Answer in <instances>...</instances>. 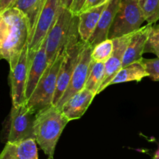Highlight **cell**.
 I'll use <instances>...</instances> for the list:
<instances>
[{
    "label": "cell",
    "mask_w": 159,
    "mask_h": 159,
    "mask_svg": "<svg viewBox=\"0 0 159 159\" xmlns=\"http://www.w3.org/2000/svg\"><path fill=\"white\" fill-rule=\"evenodd\" d=\"M31 34L29 19L21 10L12 7L0 13V57L15 67Z\"/></svg>",
    "instance_id": "cell-1"
},
{
    "label": "cell",
    "mask_w": 159,
    "mask_h": 159,
    "mask_svg": "<svg viewBox=\"0 0 159 159\" xmlns=\"http://www.w3.org/2000/svg\"><path fill=\"white\" fill-rule=\"evenodd\" d=\"M68 122L61 110L53 104L36 114L35 140L48 157H54L57 142Z\"/></svg>",
    "instance_id": "cell-2"
},
{
    "label": "cell",
    "mask_w": 159,
    "mask_h": 159,
    "mask_svg": "<svg viewBox=\"0 0 159 159\" xmlns=\"http://www.w3.org/2000/svg\"><path fill=\"white\" fill-rule=\"evenodd\" d=\"M36 114L26 103L17 107L12 106L3 124L2 138L5 143L35 139L34 123Z\"/></svg>",
    "instance_id": "cell-3"
},
{
    "label": "cell",
    "mask_w": 159,
    "mask_h": 159,
    "mask_svg": "<svg viewBox=\"0 0 159 159\" xmlns=\"http://www.w3.org/2000/svg\"><path fill=\"white\" fill-rule=\"evenodd\" d=\"M64 55L65 50L58 55L52 64L48 65L34 93L26 102L29 108L35 114L48 106L52 105Z\"/></svg>",
    "instance_id": "cell-4"
},
{
    "label": "cell",
    "mask_w": 159,
    "mask_h": 159,
    "mask_svg": "<svg viewBox=\"0 0 159 159\" xmlns=\"http://www.w3.org/2000/svg\"><path fill=\"white\" fill-rule=\"evenodd\" d=\"M75 15L70 9L62 7L59 16L46 37V51L48 65L54 62L65 50L71 32Z\"/></svg>",
    "instance_id": "cell-5"
},
{
    "label": "cell",
    "mask_w": 159,
    "mask_h": 159,
    "mask_svg": "<svg viewBox=\"0 0 159 159\" xmlns=\"http://www.w3.org/2000/svg\"><path fill=\"white\" fill-rule=\"evenodd\" d=\"M145 21L137 0H121L119 9L109 33V39L130 34L141 27Z\"/></svg>",
    "instance_id": "cell-6"
},
{
    "label": "cell",
    "mask_w": 159,
    "mask_h": 159,
    "mask_svg": "<svg viewBox=\"0 0 159 159\" xmlns=\"http://www.w3.org/2000/svg\"><path fill=\"white\" fill-rule=\"evenodd\" d=\"M61 0H44L28 43V61L32 60L41 44L46 39L61 9Z\"/></svg>",
    "instance_id": "cell-7"
},
{
    "label": "cell",
    "mask_w": 159,
    "mask_h": 159,
    "mask_svg": "<svg viewBox=\"0 0 159 159\" xmlns=\"http://www.w3.org/2000/svg\"><path fill=\"white\" fill-rule=\"evenodd\" d=\"M93 47L88 42H85L81 51L79 61L75 65L69 84L65 94L61 98L56 107L60 108L71 97L82 90L85 87L89 73L92 64V51Z\"/></svg>",
    "instance_id": "cell-8"
},
{
    "label": "cell",
    "mask_w": 159,
    "mask_h": 159,
    "mask_svg": "<svg viewBox=\"0 0 159 159\" xmlns=\"http://www.w3.org/2000/svg\"><path fill=\"white\" fill-rule=\"evenodd\" d=\"M28 71V45H26L22 51L16 65L9 70V80L12 106L17 107L26 103L25 93L27 83Z\"/></svg>",
    "instance_id": "cell-9"
},
{
    "label": "cell",
    "mask_w": 159,
    "mask_h": 159,
    "mask_svg": "<svg viewBox=\"0 0 159 159\" xmlns=\"http://www.w3.org/2000/svg\"><path fill=\"white\" fill-rule=\"evenodd\" d=\"M134 33L113 39V42H114V51H113V55L105 63V78H104L103 83L99 88L98 94L102 92L107 87H109V84L111 82L112 80L117 74L118 72L123 68L124 54H125L127 45L131 39Z\"/></svg>",
    "instance_id": "cell-10"
},
{
    "label": "cell",
    "mask_w": 159,
    "mask_h": 159,
    "mask_svg": "<svg viewBox=\"0 0 159 159\" xmlns=\"http://www.w3.org/2000/svg\"><path fill=\"white\" fill-rule=\"evenodd\" d=\"M48 66L46 39H45L37 52L35 53L32 60L29 62V71H28L27 83H26V93H25L26 102L34 93V90L37 87L39 81L41 79Z\"/></svg>",
    "instance_id": "cell-11"
},
{
    "label": "cell",
    "mask_w": 159,
    "mask_h": 159,
    "mask_svg": "<svg viewBox=\"0 0 159 159\" xmlns=\"http://www.w3.org/2000/svg\"><path fill=\"white\" fill-rule=\"evenodd\" d=\"M94 94L88 88L84 87L69 98L59 109L69 121L79 119L85 114L95 98Z\"/></svg>",
    "instance_id": "cell-12"
},
{
    "label": "cell",
    "mask_w": 159,
    "mask_h": 159,
    "mask_svg": "<svg viewBox=\"0 0 159 159\" xmlns=\"http://www.w3.org/2000/svg\"><path fill=\"white\" fill-rule=\"evenodd\" d=\"M120 1L121 0H110L102 12L97 26L88 41L93 48L100 42L109 39L110 30L119 9Z\"/></svg>",
    "instance_id": "cell-13"
},
{
    "label": "cell",
    "mask_w": 159,
    "mask_h": 159,
    "mask_svg": "<svg viewBox=\"0 0 159 159\" xmlns=\"http://www.w3.org/2000/svg\"><path fill=\"white\" fill-rule=\"evenodd\" d=\"M152 25L148 23L134 33L124 54L123 67L142 60V55L144 54V48Z\"/></svg>",
    "instance_id": "cell-14"
},
{
    "label": "cell",
    "mask_w": 159,
    "mask_h": 159,
    "mask_svg": "<svg viewBox=\"0 0 159 159\" xmlns=\"http://www.w3.org/2000/svg\"><path fill=\"white\" fill-rule=\"evenodd\" d=\"M0 159H39L35 139L15 143H6Z\"/></svg>",
    "instance_id": "cell-15"
},
{
    "label": "cell",
    "mask_w": 159,
    "mask_h": 159,
    "mask_svg": "<svg viewBox=\"0 0 159 159\" xmlns=\"http://www.w3.org/2000/svg\"><path fill=\"white\" fill-rule=\"evenodd\" d=\"M109 2L102 5V6H98V7L93 8V9L85 11V12H82L78 15L79 18V35H80L81 39L84 42H88L91 36L94 33L99 21L101 15L108 5Z\"/></svg>",
    "instance_id": "cell-16"
},
{
    "label": "cell",
    "mask_w": 159,
    "mask_h": 159,
    "mask_svg": "<svg viewBox=\"0 0 159 159\" xmlns=\"http://www.w3.org/2000/svg\"><path fill=\"white\" fill-rule=\"evenodd\" d=\"M147 76H148V73L146 70L145 65L142 61H139L123 67L112 80L109 86L130 81L139 82L143 80V78Z\"/></svg>",
    "instance_id": "cell-17"
},
{
    "label": "cell",
    "mask_w": 159,
    "mask_h": 159,
    "mask_svg": "<svg viewBox=\"0 0 159 159\" xmlns=\"http://www.w3.org/2000/svg\"><path fill=\"white\" fill-rule=\"evenodd\" d=\"M105 73V63L92 61L89 73L85 87L93 92L95 96L98 94L99 88L103 83Z\"/></svg>",
    "instance_id": "cell-18"
},
{
    "label": "cell",
    "mask_w": 159,
    "mask_h": 159,
    "mask_svg": "<svg viewBox=\"0 0 159 159\" xmlns=\"http://www.w3.org/2000/svg\"><path fill=\"white\" fill-rule=\"evenodd\" d=\"M43 2L44 0H17L14 5L13 7L21 10L29 19L31 32L35 26Z\"/></svg>",
    "instance_id": "cell-19"
},
{
    "label": "cell",
    "mask_w": 159,
    "mask_h": 159,
    "mask_svg": "<svg viewBox=\"0 0 159 159\" xmlns=\"http://www.w3.org/2000/svg\"><path fill=\"white\" fill-rule=\"evenodd\" d=\"M114 51V42L113 39H107L93 48L92 51V60L106 63L113 55Z\"/></svg>",
    "instance_id": "cell-20"
},
{
    "label": "cell",
    "mask_w": 159,
    "mask_h": 159,
    "mask_svg": "<svg viewBox=\"0 0 159 159\" xmlns=\"http://www.w3.org/2000/svg\"><path fill=\"white\" fill-rule=\"evenodd\" d=\"M138 3L145 21L155 24L159 20V0H139Z\"/></svg>",
    "instance_id": "cell-21"
},
{
    "label": "cell",
    "mask_w": 159,
    "mask_h": 159,
    "mask_svg": "<svg viewBox=\"0 0 159 159\" xmlns=\"http://www.w3.org/2000/svg\"><path fill=\"white\" fill-rule=\"evenodd\" d=\"M153 53L159 58V23L153 24L149 33L144 53Z\"/></svg>",
    "instance_id": "cell-22"
},
{
    "label": "cell",
    "mask_w": 159,
    "mask_h": 159,
    "mask_svg": "<svg viewBox=\"0 0 159 159\" xmlns=\"http://www.w3.org/2000/svg\"><path fill=\"white\" fill-rule=\"evenodd\" d=\"M142 62L145 65L148 76L154 81H159V58L155 59H142Z\"/></svg>",
    "instance_id": "cell-23"
},
{
    "label": "cell",
    "mask_w": 159,
    "mask_h": 159,
    "mask_svg": "<svg viewBox=\"0 0 159 159\" xmlns=\"http://www.w3.org/2000/svg\"><path fill=\"white\" fill-rule=\"evenodd\" d=\"M110 0H86L85 4H84L83 7H82V10H81V12L89 10V9L98 7L99 6H102V5L108 2Z\"/></svg>",
    "instance_id": "cell-24"
},
{
    "label": "cell",
    "mask_w": 159,
    "mask_h": 159,
    "mask_svg": "<svg viewBox=\"0 0 159 159\" xmlns=\"http://www.w3.org/2000/svg\"><path fill=\"white\" fill-rule=\"evenodd\" d=\"M17 0H0V13L13 7Z\"/></svg>",
    "instance_id": "cell-25"
},
{
    "label": "cell",
    "mask_w": 159,
    "mask_h": 159,
    "mask_svg": "<svg viewBox=\"0 0 159 159\" xmlns=\"http://www.w3.org/2000/svg\"><path fill=\"white\" fill-rule=\"evenodd\" d=\"M85 1L86 0H75V2L71 9L72 13L75 14V15H79L81 12V10L83 7Z\"/></svg>",
    "instance_id": "cell-26"
},
{
    "label": "cell",
    "mask_w": 159,
    "mask_h": 159,
    "mask_svg": "<svg viewBox=\"0 0 159 159\" xmlns=\"http://www.w3.org/2000/svg\"><path fill=\"white\" fill-rule=\"evenodd\" d=\"M75 2V0H61V6L65 9H68L71 10L72 8L73 4Z\"/></svg>",
    "instance_id": "cell-27"
},
{
    "label": "cell",
    "mask_w": 159,
    "mask_h": 159,
    "mask_svg": "<svg viewBox=\"0 0 159 159\" xmlns=\"http://www.w3.org/2000/svg\"><path fill=\"white\" fill-rule=\"evenodd\" d=\"M152 159H159V144H158V149H157V151H155V154H154V156L153 157H152Z\"/></svg>",
    "instance_id": "cell-28"
},
{
    "label": "cell",
    "mask_w": 159,
    "mask_h": 159,
    "mask_svg": "<svg viewBox=\"0 0 159 159\" xmlns=\"http://www.w3.org/2000/svg\"><path fill=\"white\" fill-rule=\"evenodd\" d=\"M48 159H54V157H48Z\"/></svg>",
    "instance_id": "cell-29"
},
{
    "label": "cell",
    "mask_w": 159,
    "mask_h": 159,
    "mask_svg": "<svg viewBox=\"0 0 159 159\" xmlns=\"http://www.w3.org/2000/svg\"><path fill=\"white\" fill-rule=\"evenodd\" d=\"M137 1H139V0H137Z\"/></svg>",
    "instance_id": "cell-30"
}]
</instances>
